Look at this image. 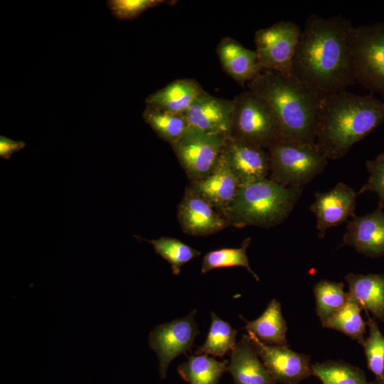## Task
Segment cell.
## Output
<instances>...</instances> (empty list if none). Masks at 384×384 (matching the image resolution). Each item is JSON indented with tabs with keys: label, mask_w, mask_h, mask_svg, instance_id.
Instances as JSON below:
<instances>
[{
	"label": "cell",
	"mask_w": 384,
	"mask_h": 384,
	"mask_svg": "<svg viewBox=\"0 0 384 384\" xmlns=\"http://www.w3.org/2000/svg\"><path fill=\"white\" fill-rule=\"evenodd\" d=\"M240 186L223 154L215 169L206 177L191 181L188 188L225 215Z\"/></svg>",
	"instance_id": "cell-17"
},
{
	"label": "cell",
	"mask_w": 384,
	"mask_h": 384,
	"mask_svg": "<svg viewBox=\"0 0 384 384\" xmlns=\"http://www.w3.org/2000/svg\"><path fill=\"white\" fill-rule=\"evenodd\" d=\"M163 2L162 0H110L107 4L117 18L132 20L143 11Z\"/></svg>",
	"instance_id": "cell-33"
},
{
	"label": "cell",
	"mask_w": 384,
	"mask_h": 384,
	"mask_svg": "<svg viewBox=\"0 0 384 384\" xmlns=\"http://www.w3.org/2000/svg\"><path fill=\"white\" fill-rule=\"evenodd\" d=\"M26 144L22 141H16L6 137H0V156L5 159H10L13 153L18 151Z\"/></svg>",
	"instance_id": "cell-34"
},
{
	"label": "cell",
	"mask_w": 384,
	"mask_h": 384,
	"mask_svg": "<svg viewBox=\"0 0 384 384\" xmlns=\"http://www.w3.org/2000/svg\"><path fill=\"white\" fill-rule=\"evenodd\" d=\"M348 297L361 308L384 321V274L350 273L345 277Z\"/></svg>",
	"instance_id": "cell-21"
},
{
	"label": "cell",
	"mask_w": 384,
	"mask_h": 384,
	"mask_svg": "<svg viewBox=\"0 0 384 384\" xmlns=\"http://www.w3.org/2000/svg\"><path fill=\"white\" fill-rule=\"evenodd\" d=\"M228 361H223L206 354L191 355L178 366L179 375L188 384H218L222 375L228 371Z\"/></svg>",
	"instance_id": "cell-23"
},
{
	"label": "cell",
	"mask_w": 384,
	"mask_h": 384,
	"mask_svg": "<svg viewBox=\"0 0 384 384\" xmlns=\"http://www.w3.org/2000/svg\"><path fill=\"white\" fill-rule=\"evenodd\" d=\"M301 33L299 26L288 21L257 30L254 37L255 51L262 70L289 76Z\"/></svg>",
	"instance_id": "cell-9"
},
{
	"label": "cell",
	"mask_w": 384,
	"mask_h": 384,
	"mask_svg": "<svg viewBox=\"0 0 384 384\" xmlns=\"http://www.w3.org/2000/svg\"><path fill=\"white\" fill-rule=\"evenodd\" d=\"M247 335L259 358L276 383L299 384L312 375L308 355L297 353L287 346L267 344L251 334Z\"/></svg>",
	"instance_id": "cell-11"
},
{
	"label": "cell",
	"mask_w": 384,
	"mask_h": 384,
	"mask_svg": "<svg viewBox=\"0 0 384 384\" xmlns=\"http://www.w3.org/2000/svg\"><path fill=\"white\" fill-rule=\"evenodd\" d=\"M343 244L370 257L384 256V212L377 208L363 216H353L348 222Z\"/></svg>",
	"instance_id": "cell-16"
},
{
	"label": "cell",
	"mask_w": 384,
	"mask_h": 384,
	"mask_svg": "<svg viewBox=\"0 0 384 384\" xmlns=\"http://www.w3.org/2000/svg\"><path fill=\"white\" fill-rule=\"evenodd\" d=\"M144 240L151 243L156 253L171 265L174 275L180 274L184 264L201 254L200 251L174 238L161 236L156 240Z\"/></svg>",
	"instance_id": "cell-30"
},
{
	"label": "cell",
	"mask_w": 384,
	"mask_h": 384,
	"mask_svg": "<svg viewBox=\"0 0 384 384\" xmlns=\"http://www.w3.org/2000/svg\"><path fill=\"white\" fill-rule=\"evenodd\" d=\"M353 26L343 16L310 15L294 55L289 76L318 100L354 83L350 35Z\"/></svg>",
	"instance_id": "cell-1"
},
{
	"label": "cell",
	"mask_w": 384,
	"mask_h": 384,
	"mask_svg": "<svg viewBox=\"0 0 384 384\" xmlns=\"http://www.w3.org/2000/svg\"><path fill=\"white\" fill-rule=\"evenodd\" d=\"M350 50L355 82L384 98V22L353 26Z\"/></svg>",
	"instance_id": "cell-7"
},
{
	"label": "cell",
	"mask_w": 384,
	"mask_h": 384,
	"mask_svg": "<svg viewBox=\"0 0 384 384\" xmlns=\"http://www.w3.org/2000/svg\"><path fill=\"white\" fill-rule=\"evenodd\" d=\"M237 334L238 331L229 323L211 312V324L207 338L195 353L223 357L235 348Z\"/></svg>",
	"instance_id": "cell-27"
},
{
	"label": "cell",
	"mask_w": 384,
	"mask_h": 384,
	"mask_svg": "<svg viewBox=\"0 0 384 384\" xmlns=\"http://www.w3.org/2000/svg\"><path fill=\"white\" fill-rule=\"evenodd\" d=\"M204 92L195 80L178 79L150 94L146 98L145 102L147 106L165 112L184 114Z\"/></svg>",
	"instance_id": "cell-20"
},
{
	"label": "cell",
	"mask_w": 384,
	"mask_h": 384,
	"mask_svg": "<svg viewBox=\"0 0 384 384\" xmlns=\"http://www.w3.org/2000/svg\"><path fill=\"white\" fill-rule=\"evenodd\" d=\"M357 195L351 187L343 182L338 183L328 191L315 193L310 209L316 219L319 238H324L328 229L355 216Z\"/></svg>",
	"instance_id": "cell-13"
},
{
	"label": "cell",
	"mask_w": 384,
	"mask_h": 384,
	"mask_svg": "<svg viewBox=\"0 0 384 384\" xmlns=\"http://www.w3.org/2000/svg\"><path fill=\"white\" fill-rule=\"evenodd\" d=\"M197 310L186 316L156 326L149 334V345L159 360V372L161 379L166 377L171 361L180 354L190 351L196 337L200 334L195 320Z\"/></svg>",
	"instance_id": "cell-10"
},
{
	"label": "cell",
	"mask_w": 384,
	"mask_h": 384,
	"mask_svg": "<svg viewBox=\"0 0 384 384\" xmlns=\"http://www.w3.org/2000/svg\"><path fill=\"white\" fill-rule=\"evenodd\" d=\"M361 308L349 297L345 304L322 326L342 332L363 346L367 322L361 315Z\"/></svg>",
	"instance_id": "cell-25"
},
{
	"label": "cell",
	"mask_w": 384,
	"mask_h": 384,
	"mask_svg": "<svg viewBox=\"0 0 384 384\" xmlns=\"http://www.w3.org/2000/svg\"><path fill=\"white\" fill-rule=\"evenodd\" d=\"M251 242L250 238L243 240L240 247L222 248L207 252L203 259L201 273L216 268L230 267H243L254 277L256 281H260L257 274L252 270L247 255V249Z\"/></svg>",
	"instance_id": "cell-28"
},
{
	"label": "cell",
	"mask_w": 384,
	"mask_h": 384,
	"mask_svg": "<svg viewBox=\"0 0 384 384\" xmlns=\"http://www.w3.org/2000/svg\"><path fill=\"white\" fill-rule=\"evenodd\" d=\"M303 188L284 187L268 178L242 185L225 211L230 225L269 228L283 223Z\"/></svg>",
	"instance_id": "cell-4"
},
{
	"label": "cell",
	"mask_w": 384,
	"mask_h": 384,
	"mask_svg": "<svg viewBox=\"0 0 384 384\" xmlns=\"http://www.w3.org/2000/svg\"><path fill=\"white\" fill-rule=\"evenodd\" d=\"M384 120V101L346 90L318 100L315 144L328 159L344 157Z\"/></svg>",
	"instance_id": "cell-2"
},
{
	"label": "cell",
	"mask_w": 384,
	"mask_h": 384,
	"mask_svg": "<svg viewBox=\"0 0 384 384\" xmlns=\"http://www.w3.org/2000/svg\"><path fill=\"white\" fill-rule=\"evenodd\" d=\"M142 117L155 133L170 145L189 127L185 114L165 112L151 106L146 105Z\"/></svg>",
	"instance_id": "cell-24"
},
{
	"label": "cell",
	"mask_w": 384,
	"mask_h": 384,
	"mask_svg": "<svg viewBox=\"0 0 384 384\" xmlns=\"http://www.w3.org/2000/svg\"><path fill=\"white\" fill-rule=\"evenodd\" d=\"M228 371L234 384H276L259 358L248 335L243 334L230 352Z\"/></svg>",
	"instance_id": "cell-18"
},
{
	"label": "cell",
	"mask_w": 384,
	"mask_h": 384,
	"mask_svg": "<svg viewBox=\"0 0 384 384\" xmlns=\"http://www.w3.org/2000/svg\"><path fill=\"white\" fill-rule=\"evenodd\" d=\"M229 139L268 150L282 141L278 121L270 105L250 90L233 99Z\"/></svg>",
	"instance_id": "cell-5"
},
{
	"label": "cell",
	"mask_w": 384,
	"mask_h": 384,
	"mask_svg": "<svg viewBox=\"0 0 384 384\" xmlns=\"http://www.w3.org/2000/svg\"><path fill=\"white\" fill-rule=\"evenodd\" d=\"M245 326L247 334H251L262 343L270 345L287 346V323L282 314L280 303L272 299L262 315L253 321H247Z\"/></svg>",
	"instance_id": "cell-22"
},
{
	"label": "cell",
	"mask_w": 384,
	"mask_h": 384,
	"mask_svg": "<svg viewBox=\"0 0 384 384\" xmlns=\"http://www.w3.org/2000/svg\"><path fill=\"white\" fill-rule=\"evenodd\" d=\"M369 334L363 344L368 369L375 376V384H384V335L375 319L368 316Z\"/></svg>",
	"instance_id": "cell-31"
},
{
	"label": "cell",
	"mask_w": 384,
	"mask_h": 384,
	"mask_svg": "<svg viewBox=\"0 0 384 384\" xmlns=\"http://www.w3.org/2000/svg\"><path fill=\"white\" fill-rule=\"evenodd\" d=\"M247 87L272 110L282 141L315 142L318 100L306 87L290 76L267 70L249 82Z\"/></svg>",
	"instance_id": "cell-3"
},
{
	"label": "cell",
	"mask_w": 384,
	"mask_h": 384,
	"mask_svg": "<svg viewBox=\"0 0 384 384\" xmlns=\"http://www.w3.org/2000/svg\"><path fill=\"white\" fill-rule=\"evenodd\" d=\"M216 53L224 70L241 85L248 83L262 70L256 51L230 37L221 39Z\"/></svg>",
	"instance_id": "cell-19"
},
{
	"label": "cell",
	"mask_w": 384,
	"mask_h": 384,
	"mask_svg": "<svg viewBox=\"0 0 384 384\" xmlns=\"http://www.w3.org/2000/svg\"><path fill=\"white\" fill-rule=\"evenodd\" d=\"M228 139L189 127L171 146L190 181H195L215 169Z\"/></svg>",
	"instance_id": "cell-8"
},
{
	"label": "cell",
	"mask_w": 384,
	"mask_h": 384,
	"mask_svg": "<svg viewBox=\"0 0 384 384\" xmlns=\"http://www.w3.org/2000/svg\"><path fill=\"white\" fill-rule=\"evenodd\" d=\"M366 166L370 176L357 194L373 192L378 198V208L384 209V153L375 159L368 160Z\"/></svg>",
	"instance_id": "cell-32"
},
{
	"label": "cell",
	"mask_w": 384,
	"mask_h": 384,
	"mask_svg": "<svg viewBox=\"0 0 384 384\" xmlns=\"http://www.w3.org/2000/svg\"><path fill=\"white\" fill-rule=\"evenodd\" d=\"M316 311L322 325L346 302L348 292L341 282L322 279L314 287Z\"/></svg>",
	"instance_id": "cell-29"
},
{
	"label": "cell",
	"mask_w": 384,
	"mask_h": 384,
	"mask_svg": "<svg viewBox=\"0 0 384 384\" xmlns=\"http://www.w3.org/2000/svg\"><path fill=\"white\" fill-rule=\"evenodd\" d=\"M222 154L240 186L270 175V157L267 149L228 139Z\"/></svg>",
	"instance_id": "cell-14"
},
{
	"label": "cell",
	"mask_w": 384,
	"mask_h": 384,
	"mask_svg": "<svg viewBox=\"0 0 384 384\" xmlns=\"http://www.w3.org/2000/svg\"><path fill=\"white\" fill-rule=\"evenodd\" d=\"M268 152L269 178L284 187L303 188L322 174L328 164L315 142L281 141Z\"/></svg>",
	"instance_id": "cell-6"
},
{
	"label": "cell",
	"mask_w": 384,
	"mask_h": 384,
	"mask_svg": "<svg viewBox=\"0 0 384 384\" xmlns=\"http://www.w3.org/2000/svg\"><path fill=\"white\" fill-rule=\"evenodd\" d=\"M233 100L202 93L184 114L190 127L210 134L230 137Z\"/></svg>",
	"instance_id": "cell-15"
},
{
	"label": "cell",
	"mask_w": 384,
	"mask_h": 384,
	"mask_svg": "<svg viewBox=\"0 0 384 384\" xmlns=\"http://www.w3.org/2000/svg\"><path fill=\"white\" fill-rule=\"evenodd\" d=\"M311 370L322 384H375L367 380L361 368L342 360L316 363Z\"/></svg>",
	"instance_id": "cell-26"
},
{
	"label": "cell",
	"mask_w": 384,
	"mask_h": 384,
	"mask_svg": "<svg viewBox=\"0 0 384 384\" xmlns=\"http://www.w3.org/2000/svg\"><path fill=\"white\" fill-rule=\"evenodd\" d=\"M177 218L183 232L193 236L215 234L230 225L224 213L188 187L178 206Z\"/></svg>",
	"instance_id": "cell-12"
}]
</instances>
